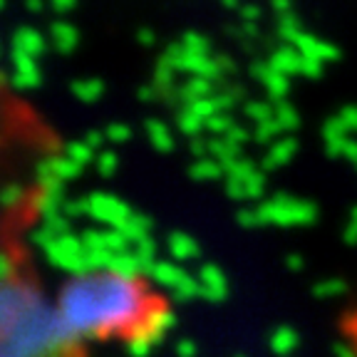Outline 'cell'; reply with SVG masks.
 Listing matches in <instances>:
<instances>
[{"instance_id": "cell-1", "label": "cell", "mask_w": 357, "mask_h": 357, "mask_svg": "<svg viewBox=\"0 0 357 357\" xmlns=\"http://www.w3.org/2000/svg\"><path fill=\"white\" fill-rule=\"evenodd\" d=\"M57 318L75 345L124 337L134 352H146L172 325V312L162 296L149 293L139 275L112 268L75 275L60 293Z\"/></svg>"}, {"instance_id": "cell-2", "label": "cell", "mask_w": 357, "mask_h": 357, "mask_svg": "<svg viewBox=\"0 0 357 357\" xmlns=\"http://www.w3.org/2000/svg\"><path fill=\"white\" fill-rule=\"evenodd\" d=\"M75 350L57 312L52 315L33 285L6 280L3 290V357H50Z\"/></svg>"}, {"instance_id": "cell-3", "label": "cell", "mask_w": 357, "mask_h": 357, "mask_svg": "<svg viewBox=\"0 0 357 357\" xmlns=\"http://www.w3.org/2000/svg\"><path fill=\"white\" fill-rule=\"evenodd\" d=\"M258 223H278V226H298V223H312L318 216V208L310 201L296 199V196H273L271 201L256 208Z\"/></svg>"}, {"instance_id": "cell-4", "label": "cell", "mask_w": 357, "mask_h": 357, "mask_svg": "<svg viewBox=\"0 0 357 357\" xmlns=\"http://www.w3.org/2000/svg\"><path fill=\"white\" fill-rule=\"evenodd\" d=\"M84 204H87L89 216L102 223H109L112 231H122L129 218L134 216L132 208L112 194H89V199L84 201Z\"/></svg>"}, {"instance_id": "cell-5", "label": "cell", "mask_w": 357, "mask_h": 357, "mask_svg": "<svg viewBox=\"0 0 357 357\" xmlns=\"http://www.w3.org/2000/svg\"><path fill=\"white\" fill-rule=\"evenodd\" d=\"M149 275H154V280H159L164 288H169L174 296H178L181 301H189V298L201 296L199 280L181 273V271H178L176 266H172V263L156 261L154 266L149 268Z\"/></svg>"}, {"instance_id": "cell-6", "label": "cell", "mask_w": 357, "mask_h": 357, "mask_svg": "<svg viewBox=\"0 0 357 357\" xmlns=\"http://www.w3.org/2000/svg\"><path fill=\"white\" fill-rule=\"evenodd\" d=\"M10 62H13V84L17 89H35L40 82H43V75H40L38 60L25 52H10Z\"/></svg>"}, {"instance_id": "cell-7", "label": "cell", "mask_w": 357, "mask_h": 357, "mask_svg": "<svg viewBox=\"0 0 357 357\" xmlns=\"http://www.w3.org/2000/svg\"><path fill=\"white\" fill-rule=\"evenodd\" d=\"M293 47H296L303 57H312V60L323 62V65L335 62L337 57H340V50H337L335 45L325 43V40L315 38V35H310V33H303L301 38L293 43Z\"/></svg>"}, {"instance_id": "cell-8", "label": "cell", "mask_w": 357, "mask_h": 357, "mask_svg": "<svg viewBox=\"0 0 357 357\" xmlns=\"http://www.w3.org/2000/svg\"><path fill=\"white\" fill-rule=\"evenodd\" d=\"M251 77L261 79L263 87H266V92L271 95V100L283 102V97L288 95V87H290L288 77L275 73L268 62H256V65H251Z\"/></svg>"}, {"instance_id": "cell-9", "label": "cell", "mask_w": 357, "mask_h": 357, "mask_svg": "<svg viewBox=\"0 0 357 357\" xmlns=\"http://www.w3.org/2000/svg\"><path fill=\"white\" fill-rule=\"evenodd\" d=\"M268 65L273 67L278 75H285V77H290V75H301L303 55L293 47V45H283V47H278L273 55L268 57Z\"/></svg>"}, {"instance_id": "cell-10", "label": "cell", "mask_w": 357, "mask_h": 357, "mask_svg": "<svg viewBox=\"0 0 357 357\" xmlns=\"http://www.w3.org/2000/svg\"><path fill=\"white\" fill-rule=\"evenodd\" d=\"M347 134H350V132L342 127V122L337 117H330L328 122H325L323 139H325V151H328L330 159H337V156H342L345 144L350 142V137H347Z\"/></svg>"}, {"instance_id": "cell-11", "label": "cell", "mask_w": 357, "mask_h": 357, "mask_svg": "<svg viewBox=\"0 0 357 357\" xmlns=\"http://www.w3.org/2000/svg\"><path fill=\"white\" fill-rule=\"evenodd\" d=\"M13 50L25 52L30 57H40L45 52V38L30 25H22L13 33Z\"/></svg>"}, {"instance_id": "cell-12", "label": "cell", "mask_w": 357, "mask_h": 357, "mask_svg": "<svg viewBox=\"0 0 357 357\" xmlns=\"http://www.w3.org/2000/svg\"><path fill=\"white\" fill-rule=\"evenodd\" d=\"M201 296H206L208 301H221L226 296V278L216 266H204L199 273Z\"/></svg>"}, {"instance_id": "cell-13", "label": "cell", "mask_w": 357, "mask_h": 357, "mask_svg": "<svg viewBox=\"0 0 357 357\" xmlns=\"http://www.w3.org/2000/svg\"><path fill=\"white\" fill-rule=\"evenodd\" d=\"M50 43H52V47H55L57 52H73L75 47H77V43H79L77 28H75V25H70V22H65V20L52 22Z\"/></svg>"}, {"instance_id": "cell-14", "label": "cell", "mask_w": 357, "mask_h": 357, "mask_svg": "<svg viewBox=\"0 0 357 357\" xmlns=\"http://www.w3.org/2000/svg\"><path fill=\"white\" fill-rule=\"evenodd\" d=\"M298 151V142L293 137H283L275 144H271L268 149V156L263 159V169H278L283 164H288L293 159V154Z\"/></svg>"}, {"instance_id": "cell-15", "label": "cell", "mask_w": 357, "mask_h": 357, "mask_svg": "<svg viewBox=\"0 0 357 357\" xmlns=\"http://www.w3.org/2000/svg\"><path fill=\"white\" fill-rule=\"evenodd\" d=\"M70 89H73V95L77 97L79 102H84V105H92V102H97L102 95H105V84H102V79H97V77L75 79Z\"/></svg>"}, {"instance_id": "cell-16", "label": "cell", "mask_w": 357, "mask_h": 357, "mask_svg": "<svg viewBox=\"0 0 357 357\" xmlns=\"http://www.w3.org/2000/svg\"><path fill=\"white\" fill-rule=\"evenodd\" d=\"M146 137H149L151 146L156 151H172L174 149V137L169 132V127L159 119H149L146 122Z\"/></svg>"}, {"instance_id": "cell-17", "label": "cell", "mask_w": 357, "mask_h": 357, "mask_svg": "<svg viewBox=\"0 0 357 357\" xmlns=\"http://www.w3.org/2000/svg\"><path fill=\"white\" fill-rule=\"evenodd\" d=\"M178 97H181L186 105H191V102H196V100L213 97L211 95V82H208V79H201V77H191L184 87L178 89Z\"/></svg>"}, {"instance_id": "cell-18", "label": "cell", "mask_w": 357, "mask_h": 357, "mask_svg": "<svg viewBox=\"0 0 357 357\" xmlns=\"http://www.w3.org/2000/svg\"><path fill=\"white\" fill-rule=\"evenodd\" d=\"M223 172V167L216 162V159H211V156H206V159H196L194 164H191V176L196 178V181H211V178H218Z\"/></svg>"}, {"instance_id": "cell-19", "label": "cell", "mask_w": 357, "mask_h": 357, "mask_svg": "<svg viewBox=\"0 0 357 357\" xmlns=\"http://www.w3.org/2000/svg\"><path fill=\"white\" fill-rule=\"evenodd\" d=\"M169 251H172L174 258L186 261V258H194L196 253H199V245H196V241L189 238L186 234H174L172 238H169Z\"/></svg>"}, {"instance_id": "cell-20", "label": "cell", "mask_w": 357, "mask_h": 357, "mask_svg": "<svg viewBox=\"0 0 357 357\" xmlns=\"http://www.w3.org/2000/svg\"><path fill=\"white\" fill-rule=\"evenodd\" d=\"M271 347H273L278 355H288L298 347V335L296 330L290 328H278L273 333V340H271Z\"/></svg>"}, {"instance_id": "cell-21", "label": "cell", "mask_w": 357, "mask_h": 357, "mask_svg": "<svg viewBox=\"0 0 357 357\" xmlns=\"http://www.w3.org/2000/svg\"><path fill=\"white\" fill-rule=\"evenodd\" d=\"M176 124H178V129L186 134V137H199L201 129H206V122H204L201 117H196L189 107H184V109L178 112Z\"/></svg>"}, {"instance_id": "cell-22", "label": "cell", "mask_w": 357, "mask_h": 357, "mask_svg": "<svg viewBox=\"0 0 357 357\" xmlns=\"http://www.w3.org/2000/svg\"><path fill=\"white\" fill-rule=\"evenodd\" d=\"M278 33H280V38L285 40L288 45H293L298 38H301L305 30L301 28V20H298L293 13H285V15H280V22H278Z\"/></svg>"}, {"instance_id": "cell-23", "label": "cell", "mask_w": 357, "mask_h": 357, "mask_svg": "<svg viewBox=\"0 0 357 357\" xmlns=\"http://www.w3.org/2000/svg\"><path fill=\"white\" fill-rule=\"evenodd\" d=\"M245 117L253 119V122H256V127H258V124H263V122H271V119L275 117V105L253 100V102H248V105H245Z\"/></svg>"}, {"instance_id": "cell-24", "label": "cell", "mask_w": 357, "mask_h": 357, "mask_svg": "<svg viewBox=\"0 0 357 357\" xmlns=\"http://www.w3.org/2000/svg\"><path fill=\"white\" fill-rule=\"evenodd\" d=\"M275 122L283 127V132H288V129H296L298 124H301V117H298V112L283 100V102H275Z\"/></svg>"}, {"instance_id": "cell-25", "label": "cell", "mask_w": 357, "mask_h": 357, "mask_svg": "<svg viewBox=\"0 0 357 357\" xmlns=\"http://www.w3.org/2000/svg\"><path fill=\"white\" fill-rule=\"evenodd\" d=\"M65 156L67 159H73L75 164H79V167H84V164H89L92 159H97L95 151L89 149L84 142H73V144H67L65 149Z\"/></svg>"}, {"instance_id": "cell-26", "label": "cell", "mask_w": 357, "mask_h": 357, "mask_svg": "<svg viewBox=\"0 0 357 357\" xmlns=\"http://www.w3.org/2000/svg\"><path fill=\"white\" fill-rule=\"evenodd\" d=\"M181 45H184L186 52H194V55H208V50H211L208 40L201 33H186L181 38Z\"/></svg>"}, {"instance_id": "cell-27", "label": "cell", "mask_w": 357, "mask_h": 357, "mask_svg": "<svg viewBox=\"0 0 357 357\" xmlns=\"http://www.w3.org/2000/svg\"><path fill=\"white\" fill-rule=\"evenodd\" d=\"M191 112H194L196 117H201L204 122H208L211 117H216V114H221L218 112V105H216V100L213 97H206V100H196V102H191V105H186Z\"/></svg>"}, {"instance_id": "cell-28", "label": "cell", "mask_w": 357, "mask_h": 357, "mask_svg": "<svg viewBox=\"0 0 357 357\" xmlns=\"http://www.w3.org/2000/svg\"><path fill=\"white\" fill-rule=\"evenodd\" d=\"M105 137H107V142H112V144H127V142L132 139V129L122 122L119 124L114 122L105 129Z\"/></svg>"}, {"instance_id": "cell-29", "label": "cell", "mask_w": 357, "mask_h": 357, "mask_svg": "<svg viewBox=\"0 0 357 357\" xmlns=\"http://www.w3.org/2000/svg\"><path fill=\"white\" fill-rule=\"evenodd\" d=\"M117 164H119V159H117V154H114V151H100V154H97V159H95V167H97V172H100L102 176H112V174H114V169H117Z\"/></svg>"}, {"instance_id": "cell-30", "label": "cell", "mask_w": 357, "mask_h": 357, "mask_svg": "<svg viewBox=\"0 0 357 357\" xmlns=\"http://www.w3.org/2000/svg\"><path fill=\"white\" fill-rule=\"evenodd\" d=\"M283 132V127H280L278 122H275V117L271 119V122H263L256 127V139L258 142H278V134Z\"/></svg>"}, {"instance_id": "cell-31", "label": "cell", "mask_w": 357, "mask_h": 357, "mask_svg": "<svg viewBox=\"0 0 357 357\" xmlns=\"http://www.w3.org/2000/svg\"><path fill=\"white\" fill-rule=\"evenodd\" d=\"M234 127H236V124L231 122V117H229V114H223V112H221V114H216V117H211L206 122V129L211 134H216V137H218V134H221V137H226V134H229Z\"/></svg>"}, {"instance_id": "cell-32", "label": "cell", "mask_w": 357, "mask_h": 357, "mask_svg": "<svg viewBox=\"0 0 357 357\" xmlns=\"http://www.w3.org/2000/svg\"><path fill=\"white\" fill-rule=\"evenodd\" d=\"M337 119H340L347 132H357V105L342 107V109L337 112Z\"/></svg>"}, {"instance_id": "cell-33", "label": "cell", "mask_w": 357, "mask_h": 357, "mask_svg": "<svg viewBox=\"0 0 357 357\" xmlns=\"http://www.w3.org/2000/svg\"><path fill=\"white\" fill-rule=\"evenodd\" d=\"M323 62L312 60V57H303V65H301V75L307 79H318L323 75Z\"/></svg>"}, {"instance_id": "cell-34", "label": "cell", "mask_w": 357, "mask_h": 357, "mask_svg": "<svg viewBox=\"0 0 357 357\" xmlns=\"http://www.w3.org/2000/svg\"><path fill=\"white\" fill-rule=\"evenodd\" d=\"M223 139L229 142V144H234V146H238V149H241V146H243L245 142L251 139V134H248V129H243V127H234L229 134H226V137H223Z\"/></svg>"}, {"instance_id": "cell-35", "label": "cell", "mask_w": 357, "mask_h": 357, "mask_svg": "<svg viewBox=\"0 0 357 357\" xmlns=\"http://www.w3.org/2000/svg\"><path fill=\"white\" fill-rule=\"evenodd\" d=\"M345 333L352 337V347L357 350V307L345 318Z\"/></svg>"}, {"instance_id": "cell-36", "label": "cell", "mask_w": 357, "mask_h": 357, "mask_svg": "<svg viewBox=\"0 0 357 357\" xmlns=\"http://www.w3.org/2000/svg\"><path fill=\"white\" fill-rule=\"evenodd\" d=\"M107 142V137H105V132H97V129H92V132H87V139H84V144L89 146V149L95 151V149H100L102 144Z\"/></svg>"}, {"instance_id": "cell-37", "label": "cell", "mask_w": 357, "mask_h": 357, "mask_svg": "<svg viewBox=\"0 0 357 357\" xmlns=\"http://www.w3.org/2000/svg\"><path fill=\"white\" fill-rule=\"evenodd\" d=\"M241 17H243V22H256L258 17H261V8L258 6H243L241 8Z\"/></svg>"}, {"instance_id": "cell-38", "label": "cell", "mask_w": 357, "mask_h": 357, "mask_svg": "<svg viewBox=\"0 0 357 357\" xmlns=\"http://www.w3.org/2000/svg\"><path fill=\"white\" fill-rule=\"evenodd\" d=\"M345 236H347V241H350V243H357V208H352L350 226H347Z\"/></svg>"}, {"instance_id": "cell-39", "label": "cell", "mask_w": 357, "mask_h": 357, "mask_svg": "<svg viewBox=\"0 0 357 357\" xmlns=\"http://www.w3.org/2000/svg\"><path fill=\"white\" fill-rule=\"evenodd\" d=\"M137 40H139V43L144 45V47H151V45L156 43V35L151 33L149 28H142L139 33H137Z\"/></svg>"}, {"instance_id": "cell-40", "label": "cell", "mask_w": 357, "mask_h": 357, "mask_svg": "<svg viewBox=\"0 0 357 357\" xmlns=\"http://www.w3.org/2000/svg\"><path fill=\"white\" fill-rule=\"evenodd\" d=\"M137 95H139L142 102H154V100H159V89L156 87H142Z\"/></svg>"}, {"instance_id": "cell-41", "label": "cell", "mask_w": 357, "mask_h": 357, "mask_svg": "<svg viewBox=\"0 0 357 357\" xmlns=\"http://www.w3.org/2000/svg\"><path fill=\"white\" fill-rule=\"evenodd\" d=\"M75 3H77V0H50V6L55 8L57 13H67V10H73Z\"/></svg>"}, {"instance_id": "cell-42", "label": "cell", "mask_w": 357, "mask_h": 357, "mask_svg": "<svg viewBox=\"0 0 357 357\" xmlns=\"http://www.w3.org/2000/svg\"><path fill=\"white\" fill-rule=\"evenodd\" d=\"M342 156H345V159H350V162H355L357 164V142L355 139H350L345 144V151H342Z\"/></svg>"}, {"instance_id": "cell-43", "label": "cell", "mask_w": 357, "mask_h": 357, "mask_svg": "<svg viewBox=\"0 0 357 357\" xmlns=\"http://www.w3.org/2000/svg\"><path fill=\"white\" fill-rule=\"evenodd\" d=\"M216 62H218V67H221V75L234 73V70H236V65H234V62H231V57H226V55L216 57Z\"/></svg>"}, {"instance_id": "cell-44", "label": "cell", "mask_w": 357, "mask_h": 357, "mask_svg": "<svg viewBox=\"0 0 357 357\" xmlns=\"http://www.w3.org/2000/svg\"><path fill=\"white\" fill-rule=\"evenodd\" d=\"M176 350L181 352V355H184V357H191V355H194V350H196V347H194V342H189V340H181V342H178V345H176Z\"/></svg>"}, {"instance_id": "cell-45", "label": "cell", "mask_w": 357, "mask_h": 357, "mask_svg": "<svg viewBox=\"0 0 357 357\" xmlns=\"http://www.w3.org/2000/svg\"><path fill=\"white\" fill-rule=\"evenodd\" d=\"M271 6H273V10H278L280 15L290 13V0H271Z\"/></svg>"}, {"instance_id": "cell-46", "label": "cell", "mask_w": 357, "mask_h": 357, "mask_svg": "<svg viewBox=\"0 0 357 357\" xmlns=\"http://www.w3.org/2000/svg\"><path fill=\"white\" fill-rule=\"evenodd\" d=\"M25 8H28L30 13H40L45 8V0H25Z\"/></svg>"}, {"instance_id": "cell-47", "label": "cell", "mask_w": 357, "mask_h": 357, "mask_svg": "<svg viewBox=\"0 0 357 357\" xmlns=\"http://www.w3.org/2000/svg\"><path fill=\"white\" fill-rule=\"evenodd\" d=\"M223 6H226V8H238V0H223Z\"/></svg>"}]
</instances>
